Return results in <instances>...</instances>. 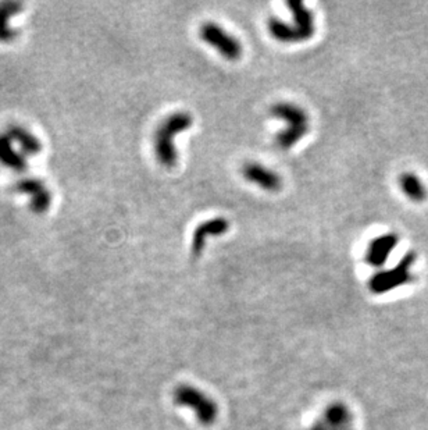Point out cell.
I'll use <instances>...</instances> for the list:
<instances>
[{"label":"cell","instance_id":"8992f818","mask_svg":"<svg viewBox=\"0 0 428 430\" xmlns=\"http://www.w3.org/2000/svg\"><path fill=\"white\" fill-rule=\"evenodd\" d=\"M199 37L203 42L215 49L225 60L236 62L241 59L243 52L241 42L213 21L202 24Z\"/></svg>","mask_w":428,"mask_h":430},{"label":"cell","instance_id":"7a4b0ae2","mask_svg":"<svg viewBox=\"0 0 428 430\" xmlns=\"http://www.w3.org/2000/svg\"><path fill=\"white\" fill-rule=\"evenodd\" d=\"M293 24L284 22L276 17L267 20V30L270 35L281 44H297L309 41L314 35V15L299 0H289Z\"/></svg>","mask_w":428,"mask_h":430},{"label":"cell","instance_id":"7c38bea8","mask_svg":"<svg viewBox=\"0 0 428 430\" xmlns=\"http://www.w3.org/2000/svg\"><path fill=\"white\" fill-rule=\"evenodd\" d=\"M22 4L18 1L0 3V42H11L17 38L18 32L10 25V18L20 14Z\"/></svg>","mask_w":428,"mask_h":430},{"label":"cell","instance_id":"52a82bcc","mask_svg":"<svg viewBox=\"0 0 428 430\" xmlns=\"http://www.w3.org/2000/svg\"><path fill=\"white\" fill-rule=\"evenodd\" d=\"M14 190L20 195L28 197L29 209L36 215L46 214L53 204L52 191L41 178L22 177L15 183Z\"/></svg>","mask_w":428,"mask_h":430},{"label":"cell","instance_id":"277c9868","mask_svg":"<svg viewBox=\"0 0 428 430\" xmlns=\"http://www.w3.org/2000/svg\"><path fill=\"white\" fill-rule=\"evenodd\" d=\"M270 115L286 122V129L276 136V145L288 150L299 143L309 131V116L305 109L295 103L280 102L270 109Z\"/></svg>","mask_w":428,"mask_h":430},{"label":"cell","instance_id":"6da1fadb","mask_svg":"<svg viewBox=\"0 0 428 430\" xmlns=\"http://www.w3.org/2000/svg\"><path fill=\"white\" fill-rule=\"evenodd\" d=\"M44 149L42 141L22 126H8L0 131V164L14 173L28 169V160Z\"/></svg>","mask_w":428,"mask_h":430},{"label":"cell","instance_id":"30bf717a","mask_svg":"<svg viewBox=\"0 0 428 430\" xmlns=\"http://www.w3.org/2000/svg\"><path fill=\"white\" fill-rule=\"evenodd\" d=\"M228 228L229 223L224 217H214L199 224L192 235V245H191L192 254L195 256L201 255V252L205 249V244L209 237H220L225 234Z\"/></svg>","mask_w":428,"mask_h":430},{"label":"cell","instance_id":"4fadbf2b","mask_svg":"<svg viewBox=\"0 0 428 430\" xmlns=\"http://www.w3.org/2000/svg\"><path fill=\"white\" fill-rule=\"evenodd\" d=\"M399 187L402 193L413 202L420 204L424 202L427 198V190L420 177L415 173H402L399 176Z\"/></svg>","mask_w":428,"mask_h":430},{"label":"cell","instance_id":"8fae6325","mask_svg":"<svg viewBox=\"0 0 428 430\" xmlns=\"http://www.w3.org/2000/svg\"><path fill=\"white\" fill-rule=\"evenodd\" d=\"M175 400L178 403H181V401H195V410H196L199 418L205 422H212L213 421L214 415H215L213 403H210V400L203 397L195 389H185V387L178 389V391L175 393Z\"/></svg>","mask_w":428,"mask_h":430},{"label":"cell","instance_id":"5b68a950","mask_svg":"<svg viewBox=\"0 0 428 430\" xmlns=\"http://www.w3.org/2000/svg\"><path fill=\"white\" fill-rule=\"evenodd\" d=\"M416 259L417 255L415 252H408L395 268L375 273L368 282L370 291L375 294H384L396 287L405 286L413 282L415 276L412 275L410 268L415 265Z\"/></svg>","mask_w":428,"mask_h":430},{"label":"cell","instance_id":"9c48e42d","mask_svg":"<svg viewBox=\"0 0 428 430\" xmlns=\"http://www.w3.org/2000/svg\"><path fill=\"white\" fill-rule=\"evenodd\" d=\"M399 244V237L395 233H387L373 238L366 249L364 259L371 268H381L387 263L391 252Z\"/></svg>","mask_w":428,"mask_h":430},{"label":"cell","instance_id":"3957f363","mask_svg":"<svg viewBox=\"0 0 428 430\" xmlns=\"http://www.w3.org/2000/svg\"><path fill=\"white\" fill-rule=\"evenodd\" d=\"M194 124L192 116L187 112H177L168 116L161 124L157 127L154 133V153L157 162L171 169L177 164L178 153L174 145V140L180 133L189 130Z\"/></svg>","mask_w":428,"mask_h":430},{"label":"cell","instance_id":"ba28073f","mask_svg":"<svg viewBox=\"0 0 428 430\" xmlns=\"http://www.w3.org/2000/svg\"><path fill=\"white\" fill-rule=\"evenodd\" d=\"M242 176L246 181L260 187L267 193H279L283 187V178L279 173L256 162L245 163L242 167Z\"/></svg>","mask_w":428,"mask_h":430}]
</instances>
